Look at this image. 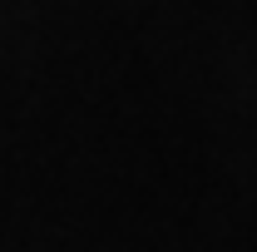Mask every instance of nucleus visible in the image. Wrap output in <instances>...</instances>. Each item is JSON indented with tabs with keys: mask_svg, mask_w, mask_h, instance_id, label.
<instances>
[]
</instances>
